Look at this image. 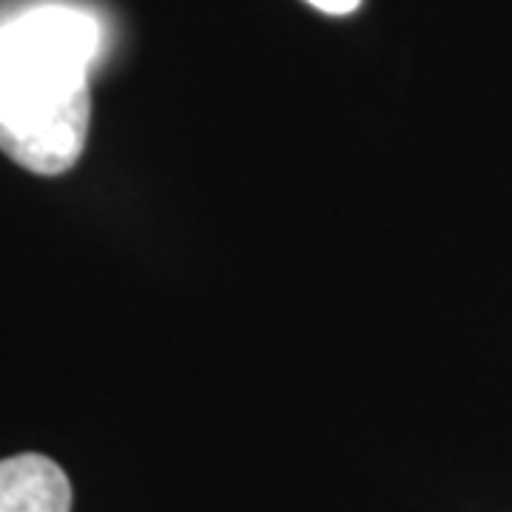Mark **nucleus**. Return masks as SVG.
I'll use <instances>...</instances> for the list:
<instances>
[{
  "label": "nucleus",
  "mask_w": 512,
  "mask_h": 512,
  "mask_svg": "<svg viewBox=\"0 0 512 512\" xmlns=\"http://www.w3.org/2000/svg\"><path fill=\"white\" fill-rule=\"evenodd\" d=\"M97 46L94 18L69 6H40L0 26V148L15 163L57 177L80 160Z\"/></svg>",
  "instance_id": "1"
},
{
  "label": "nucleus",
  "mask_w": 512,
  "mask_h": 512,
  "mask_svg": "<svg viewBox=\"0 0 512 512\" xmlns=\"http://www.w3.org/2000/svg\"><path fill=\"white\" fill-rule=\"evenodd\" d=\"M0 512H72V484L40 453L0 461Z\"/></svg>",
  "instance_id": "2"
},
{
  "label": "nucleus",
  "mask_w": 512,
  "mask_h": 512,
  "mask_svg": "<svg viewBox=\"0 0 512 512\" xmlns=\"http://www.w3.org/2000/svg\"><path fill=\"white\" fill-rule=\"evenodd\" d=\"M308 3L328 15H350L353 9H359L362 0H308Z\"/></svg>",
  "instance_id": "3"
}]
</instances>
